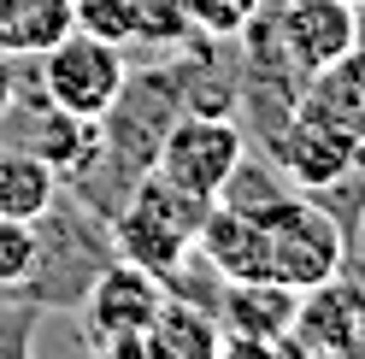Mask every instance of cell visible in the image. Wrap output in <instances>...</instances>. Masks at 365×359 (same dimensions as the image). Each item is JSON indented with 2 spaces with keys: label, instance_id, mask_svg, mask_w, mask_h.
<instances>
[{
  "label": "cell",
  "instance_id": "6da1fadb",
  "mask_svg": "<svg viewBox=\"0 0 365 359\" xmlns=\"http://www.w3.org/2000/svg\"><path fill=\"white\" fill-rule=\"evenodd\" d=\"M207 207L212 200H200L189 189H177L171 177L148 171L142 183L130 189V200L118 207V218H112V248H118V259L142 265L153 277H171L177 265L189 259Z\"/></svg>",
  "mask_w": 365,
  "mask_h": 359
},
{
  "label": "cell",
  "instance_id": "7a4b0ae2",
  "mask_svg": "<svg viewBox=\"0 0 365 359\" xmlns=\"http://www.w3.org/2000/svg\"><path fill=\"white\" fill-rule=\"evenodd\" d=\"M247 207L259 212L265 224V241H271V277L289 283L294 295H307V288L341 277V259H348V236H341V224L307 200V189L294 194H271V200H247Z\"/></svg>",
  "mask_w": 365,
  "mask_h": 359
},
{
  "label": "cell",
  "instance_id": "3957f363",
  "mask_svg": "<svg viewBox=\"0 0 365 359\" xmlns=\"http://www.w3.org/2000/svg\"><path fill=\"white\" fill-rule=\"evenodd\" d=\"M242 165H247V136L224 118V112H189V118H177L153 147V171L171 177L177 189L200 194V200L230 194Z\"/></svg>",
  "mask_w": 365,
  "mask_h": 359
},
{
  "label": "cell",
  "instance_id": "277c9868",
  "mask_svg": "<svg viewBox=\"0 0 365 359\" xmlns=\"http://www.w3.org/2000/svg\"><path fill=\"white\" fill-rule=\"evenodd\" d=\"M124 83H130L124 53L88 30L59 36L41 53V95H48V106L83 112V118H112V106L124 100Z\"/></svg>",
  "mask_w": 365,
  "mask_h": 359
},
{
  "label": "cell",
  "instance_id": "5b68a950",
  "mask_svg": "<svg viewBox=\"0 0 365 359\" xmlns=\"http://www.w3.org/2000/svg\"><path fill=\"white\" fill-rule=\"evenodd\" d=\"M289 353L301 359H365V283L330 277L301 295Z\"/></svg>",
  "mask_w": 365,
  "mask_h": 359
},
{
  "label": "cell",
  "instance_id": "8992f818",
  "mask_svg": "<svg viewBox=\"0 0 365 359\" xmlns=\"http://www.w3.org/2000/svg\"><path fill=\"white\" fill-rule=\"evenodd\" d=\"M159 301H165V277L118 259V265H106V271L88 283L83 324H88V335H95V348L101 342H124V335H142L153 324Z\"/></svg>",
  "mask_w": 365,
  "mask_h": 359
},
{
  "label": "cell",
  "instance_id": "52a82bcc",
  "mask_svg": "<svg viewBox=\"0 0 365 359\" xmlns=\"http://www.w3.org/2000/svg\"><path fill=\"white\" fill-rule=\"evenodd\" d=\"M277 36H283L289 65L312 77L359 41V6L354 0H283Z\"/></svg>",
  "mask_w": 365,
  "mask_h": 359
},
{
  "label": "cell",
  "instance_id": "ba28073f",
  "mask_svg": "<svg viewBox=\"0 0 365 359\" xmlns=\"http://www.w3.org/2000/svg\"><path fill=\"white\" fill-rule=\"evenodd\" d=\"M195 248L207 254V265L224 277V283H254V277H271V241H265V224L247 200H212L207 218H200V236Z\"/></svg>",
  "mask_w": 365,
  "mask_h": 359
},
{
  "label": "cell",
  "instance_id": "9c48e42d",
  "mask_svg": "<svg viewBox=\"0 0 365 359\" xmlns=\"http://www.w3.org/2000/svg\"><path fill=\"white\" fill-rule=\"evenodd\" d=\"M359 147H365V142H354L348 130L312 118V112H294L289 130L277 136V171L289 177L294 189L324 194V189H336L341 177H348V165L359 160Z\"/></svg>",
  "mask_w": 365,
  "mask_h": 359
},
{
  "label": "cell",
  "instance_id": "30bf717a",
  "mask_svg": "<svg viewBox=\"0 0 365 359\" xmlns=\"http://www.w3.org/2000/svg\"><path fill=\"white\" fill-rule=\"evenodd\" d=\"M294 312L301 295L277 277H254V283H230L218 306L224 335H247V342H289L294 335Z\"/></svg>",
  "mask_w": 365,
  "mask_h": 359
},
{
  "label": "cell",
  "instance_id": "8fae6325",
  "mask_svg": "<svg viewBox=\"0 0 365 359\" xmlns=\"http://www.w3.org/2000/svg\"><path fill=\"white\" fill-rule=\"evenodd\" d=\"M301 112H312V118L348 130L354 142H365V48H359V41H354L341 59H330L324 71L307 77Z\"/></svg>",
  "mask_w": 365,
  "mask_h": 359
},
{
  "label": "cell",
  "instance_id": "7c38bea8",
  "mask_svg": "<svg viewBox=\"0 0 365 359\" xmlns=\"http://www.w3.org/2000/svg\"><path fill=\"white\" fill-rule=\"evenodd\" d=\"M224 348V324L218 312L195 306V301H159L153 324L142 330V353L148 359H218Z\"/></svg>",
  "mask_w": 365,
  "mask_h": 359
},
{
  "label": "cell",
  "instance_id": "4fadbf2b",
  "mask_svg": "<svg viewBox=\"0 0 365 359\" xmlns=\"http://www.w3.org/2000/svg\"><path fill=\"white\" fill-rule=\"evenodd\" d=\"M30 147L59 171V183H65V177H83V171L106 153V118H83V112L48 106V112L36 118Z\"/></svg>",
  "mask_w": 365,
  "mask_h": 359
},
{
  "label": "cell",
  "instance_id": "5bb4252c",
  "mask_svg": "<svg viewBox=\"0 0 365 359\" xmlns=\"http://www.w3.org/2000/svg\"><path fill=\"white\" fill-rule=\"evenodd\" d=\"M71 30H77V0H0V53L12 59H41Z\"/></svg>",
  "mask_w": 365,
  "mask_h": 359
},
{
  "label": "cell",
  "instance_id": "9a60e30c",
  "mask_svg": "<svg viewBox=\"0 0 365 359\" xmlns=\"http://www.w3.org/2000/svg\"><path fill=\"white\" fill-rule=\"evenodd\" d=\"M59 200V171L36 147H0V218L41 224Z\"/></svg>",
  "mask_w": 365,
  "mask_h": 359
},
{
  "label": "cell",
  "instance_id": "2e32d148",
  "mask_svg": "<svg viewBox=\"0 0 365 359\" xmlns=\"http://www.w3.org/2000/svg\"><path fill=\"white\" fill-rule=\"evenodd\" d=\"M41 265V236L24 218H0V288H24Z\"/></svg>",
  "mask_w": 365,
  "mask_h": 359
},
{
  "label": "cell",
  "instance_id": "e0dca14e",
  "mask_svg": "<svg viewBox=\"0 0 365 359\" xmlns=\"http://www.w3.org/2000/svg\"><path fill=\"white\" fill-rule=\"evenodd\" d=\"M77 30L124 48L135 36V0H77Z\"/></svg>",
  "mask_w": 365,
  "mask_h": 359
},
{
  "label": "cell",
  "instance_id": "ac0fdd59",
  "mask_svg": "<svg viewBox=\"0 0 365 359\" xmlns=\"http://www.w3.org/2000/svg\"><path fill=\"white\" fill-rule=\"evenodd\" d=\"M218 359H294L289 342H247V335H224Z\"/></svg>",
  "mask_w": 365,
  "mask_h": 359
},
{
  "label": "cell",
  "instance_id": "d6986e66",
  "mask_svg": "<svg viewBox=\"0 0 365 359\" xmlns=\"http://www.w3.org/2000/svg\"><path fill=\"white\" fill-rule=\"evenodd\" d=\"M12 100H18V71H12V53H0V118L12 112Z\"/></svg>",
  "mask_w": 365,
  "mask_h": 359
},
{
  "label": "cell",
  "instance_id": "ffe728a7",
  "mask_svg": "<svg viewBox=\"0 0 365 359\" xmlns=\"http://www.w3.org/2000/svg\"><path fill=\"white\" fill-rule=\"evenodd\" d=\"M354 6H365V0H354Z\"/></svg>",
  "mask_w": 365,
  "mask_h": 359
}]
</instances>
